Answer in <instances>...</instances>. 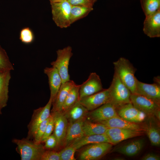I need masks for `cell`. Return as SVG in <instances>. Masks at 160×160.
<instances>
[{"label": "cell", "instance_id": "obj_34", "mask_svg": "<svg viewBox=\"0 0 160 160\" xmlns=\"http://www.w3.org/2000/svg\"><path fill=\"white\" fill-rule=\"evenodd\" d=\"M41 160H60L59 152L45 149L42 154Z\"/></svg>", "mask_w": 160, "mask_h": 160}, {"label": "cell", "instance_id": "obj_29", "mask_svg": "<svg viewBox=\"0 0 160 160\" xmlns=\"http://www.w3.org/2000/svg\"><path fill=\"white\" fill-rule=\"evenodd\" d=\"M140 1L145 17L160 9V0H140Z\"/></svg>", "mask_w": 160, "mask_h": 160}, {"label": "cell", "instance_id": "obj_45", "mask_svg": "<svg viewBox=\"0 0 160 160\" xmlns=\"http://www.w3.org/2000/svg\"><path fill=\"white\" fill-rule=\"evenodd\" d=\"M1 114V110H0V114Z\"/></svg>", "mask_w": 160, "mask_h": 160}, {"label": "cell", "instance_id": "obj_22", "mask_svg": "<svg viewBox=\"0 0 160 160\" xmlns=\"http://www.w3.org/2000/svg\"><path fill=\"white\" fill-rule=\"evenodd\" d=\"M88 112L87 109L78 101L63 113L68 120V123H71L86 118Z\"/></svg>", "mask_w": 160, "mask_h": 160}, {"label": "cell", "instance_id": "obj_27", "mask_svg": "<svg viewBox=\"0 0 160 160\" xmlns=\"http://www.w3.org/2000/svg\"><path fill=\"white\" fill-rule=\"evenodd\" d=\"M93 8L80 6L71 5L70 15L71 24L87 16Z\"/></svg>", "mask_w": 160, "mask_h": 160}, {"label": "cell", "instance_id": "obj_4", "mask_svg": "<svg viewBox=\"0 0 160 160\" xmlns=\"http://www.w3.org/2000/svg\"><path fill=\"white\" fill-rule=\"evenodd\" d=\"M52 18L56 25L61 28H66L71 25L70 21L71 5L67 0L50 3Z\"/></svg>", "mask_w": 160, "mask_h": 160}, {"label": "cell", "instance_id": "obj_17", "mask_svg": "<svg viewBox=\"0 0 160 160\" xmlns=\"http://www.w3.org/2000/svg\"><path fill=\"white\" fill-rule=\"evenodd\" d=\"M86 119L68 123L63 147H65L70 145L85 135L82 130V125Z\"/></svg>", "mask_w": 160, "mask_h": 160}, {"label": "cell", "instance_id": "obj_21", "mask_svg": "<svg viewBox=\"0 0 160 160\" xmlns=\"http://www.w3.org/2000/svg\"><path fill=\"white\" fill-rule=\"evenodd\" d=\"M144 144V140L139 139L115 148L113 152L128 156H133L140 152Z\"/></svg>", "mask_w": 160, "mask_h": 160}, {"label": "cell", "instance_id": "obj_8", "mask_svg": "<svg viewBox=\"0 0 160 160\" xmlns=\"http://www.w3.org/2000/svg\"><path fill=\"white\" fill-rule=\"evenodd\" d=\"M54 122L53 133L57 140L56 148L63 147L68 125V121L62 111L51 112Z\"/></svg>", "mask_w": 160, "mask_h": 160}, {"label": "cell", "instance_id": "obj_12", "mask_svg": "<svg viewBox=\"0 0 160 160\" xmlns=\"http://www.w3.org/2000/svg\"><path fill=\"white\" fill-rule=\"evenodd\" d=\"M91 111L88 112L87 117L94 122L98 123L119 116L116 108L109 102Z\"/></svg>", "mask_w": 160, "mask_h": 160}, {"label": "cell", "instance_id": "obj_14", "mask_svg": "<svg viewBox=\"0 0 160 160\" xmlns=\"http://www.w3.org/2000/svg\"><path fill=\"white\" fill-rule=\"evenodd\" d=\"M116 110L120 117L132 122H141L145 119L146 116L145 113L136 108L131 102L124 105Z\"/></svg>", "mask_w": 160, "mask_h": 160}, {"label": "cell", "instance_id": "obj_3", "mask_svg": "<svg viewBox=\"0 0 160 160\" xmlns=\"http://www.w3.org/2000/svg\"><path fill=\"white\" fill-rule=\"evenodd\" d=\"M12 142L17 145L16 150L21 160H41L45 149L41 143H36L27 138H14Z\"/></svg>", "mask_w": 160, "mask_h": 160}, {"label": "cell", "instance_id": "obj_39", "mask_svg": "<svg viewBox=\"0 0 160 160\" xmlns=\"http://www.w3.org/2000/svg\"><path fill=\"white\" fill-rule=\"evenodd\" d=\"M154 115L159 120H160V109L157 111L155 113Z\"/></svg>", "mask_w": 160, "mask_h": 160}, {"label": "cell", "instance_id": "obj_26", "mask_svg": "<svg viewBox=\"0 0 160 160\" xmlns=\"http://www.w3.org/2000/svg\"><path fill=\"white\" fill-rule=\"evenodd\" d=\"M108 127L103 124L86 120L84 121L82 130L85 135H100L105 133Z\"/></svg>", "mask_w": 160, "mask_h": 160}, {"label": "cell", "instance_id": "obj_28", "mask_svg": "<svg viewBox=\"0 0 160 160\" xmlns=\"http://www.w3.org/2000/svg\"><path fill=\"white\" fill-rule=\"evenodd\" d=\"M80 85L76 84L68 94L63 104L62 112H64L79 100V89Z\"/></svg>", "mask_w": 160, "mask_h": 160}, {"label": "cell", "instance_id": "obj_7", "mask_svg": "<svg viewBox=\"0 0 160 160\" xmlns=\"http://www.w3.org/2000/svg\"><path fill=\"white\" fill-rule=\"evenodd\" d=\"M80 153L79 159L81 160H95L104 156L111 149L112 144L102 142L89 144Z\"/></svg>", "mask_w": 160, "mask_h": 160}, {"label": "cell", "instance_id": "obj_31", "mask_svg": "<svg viewBox=\"0 0 160 160\" xmlns=\"http://www.w3.org/2000/svg\"><path fill=\"white\" fill-rule=\"evenodd\" d=\"M35 36L32 30L28 27L23 28L20 30L19 34V39L23 43L29 44L34 41Z\"/></svg>", "mask_w": 160, "mask_h": 160}, {"label": "cell", "instance_id": "obj_40", "mask_svg": "<svg viewBox=\"0 0 160 160\" xmlns=\"http://www.w3.org/2000/svg\"><path fill=\"white\" fill-rule=\"evenodd\" d=\"M154 82L156 84H157L159 85H160V77L159 76L155 77L154 78Z\"/></svg>", "mask_w": 160, "mask_h": 160}, {"label": "cell", "instance_id": "obj_38", "mask_svg": "<svg viewBox=\"0 0 160 160\" xmlns=\"http://www.w3.org/2000/svg\"><path fill=\"white\" fill-rule=\"evenodd\" d=\"M141 160H160V156L154 153H150L147 154L143 157Z\"/></svg>", "mask_w": 160, "mask_h": 160}, {"label": "cell", "instance_id": "obj_19", "mask_svg": "<svg viewBox=\"0 0 160 160\" xmlns=\"http://www.w3.org/2000/svg\"><path fill=\"white\" fill-rule=\"evenodd\" d=\"M75 84V82L71 80L62 84L52 102V112L62 111L63 104L68 94Z\"/></svg>", "mask_w": 160, "mask_h": 160}, {"label": "cell", "instance_id": "obj_32", "mask_svg": "<svg viewBox=\"0 0 160 160\" xmlns=\"http://www.w3.org/2000/svg\"><path fill=\"white\" fill-rule=\"evenodd\" d=\"M50 116L40 125L35 131L33 138V141L35 143H42V139L44 134Z\"/></svg>", "mask_w": 160, "mask_h": 160}, {"label": "cell", "instance_id": "obj_15", "mask_svg": "<svg viewBox=\"0 0 160 160\" xmlns=\"http://www.w3.org/2000/svg\"><path fill=\"white\" fill-rule=\"evenodd\" d=\"M143 30L144 33L150 38L160 37V9L145 17Z\"/></svg>", "mask_w": 160, "mask_h": 160}, {"label": "cell", "instance_id": "obj_9", "mask_svg": "<svg viewBox=\"0 0 160 160\" xmlns=\"http://www.w3.org/2000/svg\"><path fill=\"white\" fill-rule=\"evenodd\" d=\"M130 100L134 107L146 115H154L156 111L160 109V103L137 94L131 93Z\"/></svg>", "mask_w": 160, "mask_h": 160}, {"label": "cell", "instance_id": "obj_43", "mask_svg": "<svg viewBox=\"0 0 160 160\" xmlns=\"http://www.w3.org/2000/svg\"><path fill=\"white\" fill-rule=\"evenodd\" d=\"M3 71L1 69V68H0V73L2 72H3Z\"/></svg>", "mask_w": 160, "mask_h": 160}, {"label": "cell", "instance_id": "obj_24", "mask_svg": "<svg viewBox=\"0 0 160 160\" xmlns=\"http://www.w3.org/2000/svg\"><path fill=\"white\" fill-rule=\"evenodd\" d=\"M102 142L110 143V140L105 133L100 135H84L69 145L73 147L76 150L87 145Z\"/></svg>", "mask_w": 160, "mask_h": 160}, {"label": "cell", "instance_id": "obj_2", "mask_svg": "<svg viewBox=\"0 0 160 160\" xmlns=\"http://www.w3.org/2000/svg\"><path fill=\"white\" fill-rule=\"evenodd\" d=\"M109 88L110 97L108 102L111 103L116 110L131 102L130 91L121 82L115 72Z\"/></svg>", "mask_w": 160, "mask_h": 160}, {"label": "cell", "instance_id": "obj_16", "mask_svg": "<svg viewBox=\"0 0 160 160\" xmlns=\"http://www.w3.org/2000/svg\"><path fill=\"white\" fill-rule=\"evenodd\" d=\"M135 94L160 103V85L155 83L152 84L145 83L137 79Z\"/></svg>", "mask_w": 160, "mask_h": 160}, {"label": "cell", "instance_id": "obj_37", "mask_svg": "<svg viewBox=\"0 0 160 160\" xmlns=\"http://www.w3.org/2000/svg\"><path fill=\"white\" fill-rule=\"evenodd\" d=\"M71 5L93 7L95 2L91 0H67Z\"/></svg>", "mask_w": 160, "mask_h": 160}, {"label": "cell", "instance_id": "obj_30", "mask_svg": "<svg viewBox=\"0 0 160 160\" xmlns=\"http://www.w3.org/2000/svg\"><path fill=\"white\" fill-rule=\"evenodd\" d=\"M0 68L3 71L14 70V67L11 62L6 51L0 45Z\"/></svg>", "mask_w": 160, "mask_h": 160}, {"label": "cell", "instance_id": "obj_33", "mask_svg": "<svg viewBox=\"0 0 160 160\" xmlns=\"http://www.w3.org/2000/svg\"><path fill=\"white\" fill-rule=\"evenodd\" d=\"M76 150L73 147H65L59 152L60 160H75L74 154Z\"/></svg>", "mask_w": 160, "mask_h": 160}, {"label": "cell", "instance_id": "obj_36", "mask_svg": "<svg viewBox=\"0 0 160 160\" xmlns=\"http://www.w3.org/2000/svg\"><path fill=\"white\" fill-rule=\"evenodd\" d=\"M44 143L45 144L44 146L45 149H53L57 148V140L53 134L48 137Z\"/></svg>", "mask_w": 160, "mask_h": 160}, {"label": "cell", "instance_id": "obj_41", "mask_svg": "<svg viewBox=\"0 0 160 160\" xmlns=\"http://www.w3.org/2000/svg\"><path fill=\"white\" fill-rule=\"evenodd\" d=\"M65 0H49L50 3H56L61 2Z\"/></svg>", "mask_w": 160, "mask_h": 160}, {"label": "cell", "instance_id": "obj_35", "mask_svg": "<svg viewBox=\"0 0 160 160\" xmlns=\"http://www.w3.org/2000/svg\"><path fill=\"white\" fill-rule=\"evenodd\" d=\"M54 122L53 117L51 114L49 120L46 128L45 132L41 140V143H44L46 139L53 132Z\"/></svg>", "mask_w": 160, "mask_h": 160}, {"label": "cell", "instance_id": "obj_13", "mask_svg": "<svg viewBox=\"0 0 160 160\" xmlns=\"http://www.w3.org/2000/svg\"><path fill=\"white\" fill-rule=\"evenodd\" d=\"M143 132L142 131L128 129L109 128L106 130L105 134L110 143L112 144H116L127 139L140 136Z\"/></svg>", "mask_w": 160, "mask_h": 160}, {"label": "cell", "instance_id": "obj_10", "mask_svg": "<svg viewBox=\"0 0 160 160\" xmlns=\"http://www.w3.org/2000/svg\"><path fill=\"white\" fill-rule=\"evenodd\" d=\"M101 80L95 72L91 73L86 81L80 85L79 100L103 90Z\"/></svg>", "mask_w": 160, "mask_h": 160}, {"label": "cell", "instance_id": "obj_44", "mask_svg": "<svg viewBox=\"0 0 160 160\" xmlns=\"http://www.w3.org/2000/svg\"><path fill=\"white\" fill-rule=\"evenodd\" d=\"M92 1H94V2H95V1H96L97 0H91Z\"/></svg>", "mask_w": 160, "mask_h": 160}, {"label": "cell", "instance_id": "obj_23", "mask_svg": "<svg viewBox=\"0 0 160 160\" xmlns=\"http://www.w3.org/2000/svg\"><path fill=\"white\" fill-rule=\"evenodd\" d=\"M10 71L0 73V110L7 105L9 99V85L11 78Z\"/></svg>", "mask_w": 160, "mask_h": 160}, {"label": "cell", "instance_id": "obj_1", "mask_svg": "<svg viewBox=\"0 0 160 160\" xmlns=\"http://www.w3.org/2000/svg\"><path fill=\"white\" fill-rule=\"evenodd\" d=\"M114 72L121 82L129 89L131 93L136 92L137 79L135 76L136 71L129 60L123 57L113 63Z\"/></svg>", "mask_w": 160, "mask_h": 160}, {"label": "cell", "instance_id": "obj_5", "mask_svg": "<svg viewBox=\"0 0 160 160\" xmlns=\"http://www.w3.org/2000/svg\"><path fill=\"white\" fill-rule=\"evenodd\" d=\"M56 60L51 62L52 66L58 71L62 80V84L70 80L68 72V66L70 60L73 55L71 47L68 46L56 51Z\"/></svg>", "mask_w": 160, "mask_h": 160}, {"label": "cell", "instance_id": "obj_6", "mask_svg": "<svg viewBox=\"0 0 160 160\" xmlns=\"http://www.w3.org/2000/svg\"><path fill=\"white\" fill-rule=\"evenodd\" d=\"M52 103V100L49 98L45 106L34 110L31 119L28 125L27 138L33 139L34 134L40 125L50 116Z\"/></svg>", "mask_w": 160, "mask_h": 160}, {"label": "cell", "instance_id": "obj_20", "mask_svg": "<svg viewBox=\"0 0 160 160\" xmlns=\"http://www.w3.org/2000/svg\"><path fill=\"white\" fill-rule=\"evenodd\" d=\"M98 123L103 124L108 128H118L140 131L143 130L140 125L127 121L119 116L113 117Z\"/></svg>", "mask_w": 160, "mask_h": 160}, {"label": "cell", "instance_id": "obj_42", "mask_svg": "<svg viewBox=\"0 0 160 160\" xmlns=\"http://www.w3.org/2000/svg\"><path fill=\"white\" fill-rule=\"evenodd\" d=\"M124 159V158L121 157H115L113 159L114 160H123Z\"/></svg>", "mask_w": 160, "mask_h": 160}, {"label": "cell", "instance_id": "obj_11", "mask_svg": "<svg viewBox=\"0 0 160 160\" xmlns=\"http://www.w3.org/2000/svg\"><path fill=\"white\" fill-rule=\"evenodd\" d=\"M110 97L109 88L83 97L79 100L80 103L89 111H92L108 102Z\"/></svg>", "mask_w": 160, "mask_h": 160}, {"label": "cell", "instance_id": "obj_18", "mask_svg": "<svg viewBox=\"0 0 160 160\" xmlns=\"http://www.w3.org/2000/svg\"><path fill=\"white\" fill-rule=\"evenodd\" d=\"M44 72L48 77L50 92V98L52 102L62 84V79L57 69L54 67H46Z\"/></svg>", "mask_w": 160, "mask_h": 160}, {"label": "cell", "instance_id": "obj_25", "mask_svg": "<svg viewBox=\"0 0 160 160\" xmlns=\"http://www.w3.org/2000/svg\"><path fill=\"white\" fill-rule=\"evenodd\" d=\"M145 130L151 145L155 146L160 145V129L153 120H148L145 128Z\"/></svg>", "mask_w": 160, "mask_h": 160}]
</instances>
